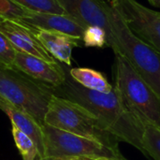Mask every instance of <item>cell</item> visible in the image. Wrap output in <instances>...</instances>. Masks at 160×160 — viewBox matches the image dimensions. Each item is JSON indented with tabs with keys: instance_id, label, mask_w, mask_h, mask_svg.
<instances>
[{
	"instance_id": "4316f807",
	"label": "cell",
	"mask_w": 160,
	"mask_h": 160,
	"mask_svg": "<svg viewBox=\"0 0 160 160\" xmlns=\"http://www.w3.org/2000/svg\"><path fill=\"white\" fill-rule=\"evenodd\" d=\"M105 1H107V2H109V3H111V2H112V1H114V0H105Z\"/></svg>"
},
{
	"instance_id": "30bf717a",
	"label": "cell",
	"mask_w": 160,
	"mask_h": 160,
	"mask_svg": "<svg viewBox=\"0 0 160 160\" xmlns=\"http://www.w3.org/2000/svg\"><path fill=\"white\" fill-rule=\"evenodd\" d=\"M0 32L9 39L18 52L37 56L51 63L57 62L44 48L32 31V28L24 22L7 19L0 22Z\"/></svg>"
},
{
	"instance_id": "e0dca14e",
	"label": "cell",
	"mask_w": 160,
	"mask_h": 160,
	"mask_svg": "<svg viewBox=\"0 0 160 160\" xmlns=\"http://www.w3.org/2000/svg\"><path fill=\"white\" fill-rule=\"evenodd\" d=\"M142 144L147 158L160 160V128L147 126L144 128Z\"/></svg>"
},
{
	"instance_id": "3957f363",
	"label": "cell",
	"mask_w": 160,
	"mask_h": 160,
	"mask_svg": "<svg viewBox=\"0 0 160 160\" xmlns=\"http://www.w3.org/2000/svg\"><path fill=\"white\" fill-rule=\"evenodd\" d=\"M114 55L113 87L143 128L147 126L160 128V97L124 56Z\"/></svg>"
},
{
	"instance_id": "d6986e66",
	"label": "cell",
	"mask_w": 160,
	"mask_h": 160,
	"mask_svg": "<svg viewBox=\"0 0 160 160\" xmlns=\"http://www.w3.org/2000/svg\"><path fill=\"white\" fill-rule=\"evenodd\" d=\"M16 52L17 50L11 44L9 39L0 32V66L14 68Z\"/></svg>"
},
{
	"instance_id": "9c48e42d",
	"label": "cell",
	"mask_w": 160,
	"mask_h": 160,
	"mask_svg": "<svg viewBox=\"0 0 160 160\" xmlns=\"http://www.w3.org/2000/svg\"><path fill=\"white\" fill-rule=\"evenodd\" d=\"M14 68L50 87H58L66 81V68L58 61L51 63L22 52L17 51Z\"/></svg>"
},
{
	"instance_id": "484cf974",
	"label": "cell",
	"mask_w": 160,
	"mask_h": 160,
	"mask_svg": "<svg viewBox=\"0 0 160 160\" xmlns=\"http://www.w3.org/2000/svg\"><path fill=\"white\" fill-rule=\"evenodd\" d=\"M59 160V159H56ZM62 160H77V158H67V159H62Z\"/></svg>"
},
{
	"instance_id": "8992f818",
	"label": "cell",
	"mask_w": 160,
	"mask_h": 160,
	"mask_svg": "<svg viewBox=\"0 0 160 160\" xmlns=\"http://www.w3.org/2000/svg\"><path fill=\"white\" fill-rule=\"evenodd\" d=\"M44 158L52 159L67 158H100L112 160H128L124 156L113 151L96 141L64 131L47 124L42 126Z\"/></svg>"
},
{
	"instance_id": "ac0fdd59",
	"label": "cell",
	"mask_w": 160,
	"mask_h": 160,
	"mask_svg": "<svg viewBox=\"0 0 160 160\" xmlns=\"http://www.w3.org/2000/svg\"><path fill=\"white\" fill-rule=\"evenodd\" d=\"M82 40L85 47L104 48L108 46L107 34L98 26H88L85 28Z\"/></svg>"
},
{
	"instance_id": "8fae6325",
	"label": "cell",
	"mask_w": 160,
	"mask_h": 160,
	"mask_svg": "<svg viewBox=\"0 0 160 160\" xmlns=\"http://www.w3.org/2000/svg\"><path fill=\"white\" fill-rule=\"evenodd\" d=\"M21 22L30 27L65 34L82 40L85 28L69 15L28 12Z\"/></svg>"
},
{
	"instance_id": "7a4b0ae2",
	"label": "cell",
	"mask_w": 160,
	"mask_h": 160,
	"mask_svg": "<svg viewBox=\"0 0 160 160\" xmlns=\"http://www.w3.org/2000/svg\"><path fill=\"white\" fill-rule=\"evenodd\" d=\"M44 124L96 141L115 154L123 156L118 145L120 141L95 113L75 101L52 94Z\"/></svg>"
},
{
	"instance_id": "4fadbf2b",
	"label": "cell",
	"mask_w": 160,
	"mask_h": 160,
	"mask_svg": "<svg viewBox=\"0 0 160 160\" xmlns=\"http://www.w3.org/2000/svg\"><path fill=\"white\" fill-rule=\"evenodd\" d=\"M0 109L9 117L12 125L16 126L22 132L31 138L36 143L39 157L44 158V144L42 126L26 112L20 110L8 102L0 98Z\"/></svg>"
},
{
	"instance_id": "7c38bea8",
	"label": "cell",
	"mask_w": 160,
	"mask_h": 160,
	"mask_svg": "<svg viewBox=\"0 0 160 160\" xmlns=\"http://www.w3.org/2000/svg\"><path fill=\"white\" fill-rule=\"evenodd\" d=\"M31 28L44 48L55 60L67 66L71 65L72 50L81 46L80 39L57 32H51L34 27Z\"/></svg>"
},
{
	"instance_id": "5b68a950",
	"label": "cell",
	"mask_w": 160,
	"mask_h": 160,
	"mask_svg": "<svg viewBox=\"0 0 160 160\" xmlns=\"http://www.w3.org/2000/svg\"><path fill=\"white\" fill-rule=\"evenodd\" d=\"M52 87L38 82L15 68L0 66V98L33 116L44 125Z\"/></svg>"
},
{
	"instance_id": "52a82bcc",
	"label": "cell",
	"mask_w": 160,
	"mask_h": 160,
	"mask_svg": "<svg viewBox=\"0 0 160 160\" xmlns=\"http://www.w3.org/2000/svg\"><path fill=\"white\" fill-rule=\"evenodd\" d=\"M130 30L160 53V12L144 7L136 0H114Z\"/></svg>"
},
{
	"instance_id": "cb8c5ba5",
	"label": "cell",
	"mask_w": 160,
	"mask_h": 160,
	"mask_svg": "<svg viewBox=\"0 0 160 160\" xmlns=\"http://www.w3.org/2000/svg\"><path fill=\"white\" fill-rule=\"evenodd\" d=\"M96 160H112L110 158H95Z\"/></svg>"
},
{
	"instance_id": "603a6c76",
	"label": "cell",
	"mask_w": 160,
	"mask_h": 160,
	"mask_svg": "<svg viewBox=\"0 0 160 160\" xmlns=\"http://www.w3.org/2000/svg\"><path fill=\"white\" fill-rule=\"evenodd\" d=\"M37 160H56V159H52V158H38Z\"/></svg>"
},
{
	"instance_id": "44dd1931",
	"label": "cell",
	"mask_w": 160,
	"mask_h": 160,
	"mask_svg": "<svg viewBox=\"0 0 160 160\" xmlns=\"http://www.w3.org/2000/svg\"><path fill=\"white\" fill-rule=\"evenodd\" d=\"M148 2L154 7L160 8V0H148Z\"/></svg>"
},
{
	"instance_id": "ffe728a7",
	"label": "cell",
	"mask_w": 160,
	"mask_h": 160,
	"mask_svg": "<svg viewBox=\"0 0 160 160\" xmlns=\"http://www.w3.org/2000/svg\"><path fill=\"white\" fill-rule=\"evenodd\" d=\"M28 12L12 0H0V16L5 19L21 22Z\"/></svg>"
},
{
	"instance_id": "2e32d148",
	"label": "cell",
	"mask_w": 160,
	"mask_h": 160,
	"mask_svg": "<svg viewBox=\"0 0 160 160\" xmlns=\"http://www.w3.org/2000/svg\"><path fill=\"white\" fill-rule=\"evenodd\" d=\"M11 132L14 142L20 152L22 160H37L39 157L38 147L34 141L29 138L26 134L22 132L16 126L12 125Z\"/></svg>"
},
{
	"instance_id": "5bb4252c",
	"label": "cell",
	"mask_w": 160,
	"mask_h": 160,
	"mask_svg": "<svg viewBox=\"0 0 160 160\" xmlns=\"http://www.w3.org/2000/svg\"><path fill=\"white\" fill-rule=\"evenodd\" d=\"M70 77L86 89L103 94L111 93L113 86L109 83L104 75L89 68H73L68 69Z\"/></svg>"
},
{
	"instance_id": "7402d4cb",
	"label": "cell",
	"mask_w": 160,
	"mask_h": 160,
	"mask_svg": "<svg viewBox=\"0 0 160 160\" xmlns=\"http://www.w3.org/2000/svg\"><path fill=\"white\" fill-rule=\"evenodd\" d=\"M77 160H96L95 158H79Z\"/></svg>"
},
{
	"instance_id": "d4e9b609",
	"label": "cell",
	"mask_w": 160,
	"mask_h": 160,
	"mask_svg": "<svg viewBox=\"0 0 160 160\" xmlns=\"http://www.w3.org/2000/svg\"><path fill=\"white\" fill-rule=\"evenodd\" d=\"M5 20H7V19H5L4 17H2V16H0V22H4Z\"/></svg>"
},
{
	"instance_id": "6da1fadb",
	"label": "cell",
	"mask_w": 160,
	"mask_h": 160,
	"mask_svg": "<svg viewBox=\"0 0 160 160\" xmlns=\"http://www.w3.org/2000/svg\"><path fill=\"white\" fill-rule=\"evenodd\" d=\"M52 91L91 111L120 142L134 146L147 157L142 144L144 128L130 112L114 87L108 94L86 89L76 82L66 68V81L58 87H52Z\"/></svg>"
},
{
	"instance_id": "9a60e30c",
	"label": "cell",
	"mask_w": 160,
	"mask_h": 160,
	"mask_svg": "<svg viewBox=\"0 0 160 160\" xmlns=\"http://www.w3.org/2000/svg\"><path fill=\"white\" fill-rule=\"evenodd\" d=\"M30 12L68 15L59 0H12Z\"/></svg>"
},
{
	"instance_id": "277c9868",
	"label": "cell",
	"mask_w": 160,
	"mask_h": 160,
	"mask_svg": "<svg viewBox=\"0 0 160 160\" xmlns=\"http://www.w3.org/2000/svg\"><path fill=\"white\" fill-rule=\"evenodd\" d=\"M108 15L112 33L121 48V55L160 97V53L130 30L112 3H110Z\"/></svg>"
},
{
	"instance_id": "ba28073f",
	"label": "cell",
	"mask_w": 160,
	"mask_h": 160,
	"mask_svg": "<svg viewBox=\"0 0 160 160\" xmlns=\"http://www.w3.org/2000/svg\"><path fill=\"white\" fill-rule=\"evenodd\" d=\"M68 14L76 19L84 28L98 26L107 34L108 46L114 54L121 55V48L114 37L109 21L110 3L105 0H59Z\"/></svg>"
}]
</instances>
